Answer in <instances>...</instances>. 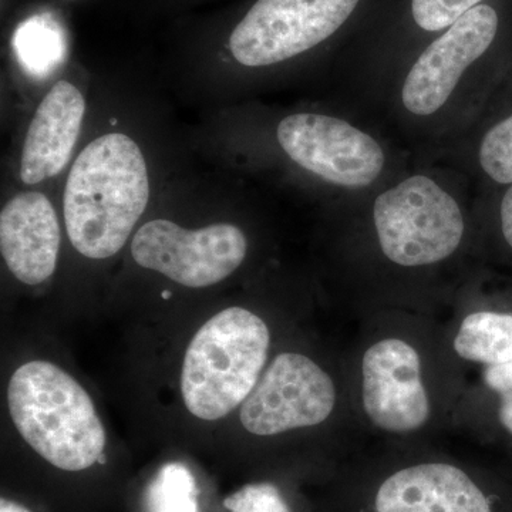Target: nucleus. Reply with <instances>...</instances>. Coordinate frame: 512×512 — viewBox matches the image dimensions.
<instances>
[{
	"label": "nucleus",
	"mask_w": 512,
	"mask_h": 512,
	"mask_svg": "<svg viewBox=\"0 0 512 512\" xmlns=\"http://www.w3.org/2000/svg\"><path fill=\"white\" fill-rule=\"evenodd\" d=\"M330 478L328 512H512L490 473L433 443L360 448Z\"/></svg>",
	"instance_id": "2"
},
{
	"label": "nucleus",
	"mask_w": 512,
	"mask_h": 512,
	"mask_svg": "<svg viewBox=\"0 0 512 512\" xmlns=\"http://www.w3.org/2000/svg\"><path fill=\"white\" fill-rule=\"evenodd\" d=\"M480 164L488 177L500 184L512 183V116L485 134Z\"/></svg>",
	"instance_id": "18"
},
{
	"label": "nucleus",
	"mask_w": 512,
	"mask_h": 512,
	"mask_svg": "<svg viewBox=\"0 0 512 512\" xmlns=\"http://www.w3.org/2000/svg\"><path fill=\"white\" fill-rule=\"evenodd\" d=\"M483 0H413L414 22L427 32L450 28L458 18Z\"/></svg>",
	"instance_id": "19"
},
{
	"label": "nucleus",
	"mask_w": 512,
	"mask_h": 512,
	"mask_svg": "<svg viewBox=\"0 0 512 512\" xmlns=\"http://www.w3.org/2000/svg\"><path fill=\"white\" fill-rule=\"evenodd\" d=\"M86 101L72 83L60 80L37 107L23 144L20 178L33 185L62 173L79 138Z\"/></svg>",
	"instance_id": "13"
},
{
	"label": "nucleus",
	"mask_w": 512,
	"mask_h": 512,
	"mask_svg": "<svg viewBox=\"0 0 512 512\" xmlns=\"http://www.w3.org/2000/svg\"><path fill=\"white\" fill-rule=\"evenodd\" d=\"M373 228L384 259L412 271L448 261L466 234L460 205L424 175L407 178L376 198Z\"/></svg>",
	"instance_id": "7"
},
{
	"label": "nucleus",
	"mask_w": 512,
	"mask_h": 512,
	"mask_svg": "<svg viewBox=\"0 0 512 512\" xmlns=\"http://www.w3.org/2000/svg\"><path fill=\"white\" fill-rule=\"evenodd\" d=\"M444 323L451 349L464 367L511 362L512 312L460 306Z\"/></svg>",
	"instance_id": "14"
},
{
	"label": "nucleus",
	"mask_w": 512,
	"mask_h": 512,
	"mask_svg": "<svg viewBox=\"0 0 512 512\" xmlns=\"http://www.w3.org/2000/svg\"><path fill=\"white\" fill-rule=\"evenodd\" d=\"M229 512H295L285 491L274 481L245 484L224 500Z\"/></svg>",
	"instance_id": "17"
},
{
	"label": "nucleus",
	"mask_w": 512,
	"mask_h": 512,
	"mask_svg": "<svg viewBox=\"0 0 512 512\" xmlns=\"http://www.w3.org/2000/svg\"><path fill=\"white\" fill-rule=\"evenodd\" d=\"M501 231H503L505 242L512 249V185L507 194L504 195L500 208Z\"/></svg>",
	"instance_id": "21"
},
{
	"label": "nucleus",
	"mask_w": 512,
	"mask_h": 512,
	"mask_svg": "<svg viewBox=\"0 0 512 512\" xmlns=\"http://www.w3.org/2000/svg\"><path fill=\"white\" fill-rule=\"evenodd\" d=\"M8 406L22 439L52 466L82 471L104 463L106 430L92 397L55 363L20 366L9 382Z\"/></svg>",
	"instance_id": "4"
},
{
	"label": "nucleus",
	"mask_w": 512,
	"mask_h": 512,
	"mask_svg": "<svg viewBox=\"0 0 512 512\" xmlns=\"http://www.w3.org/2000/svg\"><path fill=\"white\" fill-rule=\"evenodd\" d=\"M147 512H201L190 468L181 463L161 467L146 490Z\"/></svg>",
	"instance_id": "16"
},
{
	"label": "nucleus",
	"mask_w": 512,
	"mask_h": 512,
	"mask_svg": "<svg viewBox=\"0 0 512 512\" xmlns=\"http://www.w3.org/2000/svg\"><path fill=\"white\" fill-rule=\"evenodd\" d=\"M150 198L146 160L126 134L92 141L74 161L64 188V222L77 252L107 259L126 245Z\"/></svg>",
	"instance_id": "3"
},
{
	"label": "nucleus",
	"mask_w": 512,
	"mask_h": 512,
	"mask_svg": "<svg viewBox=\"0 0 512 512\" xmlns=\"http://www.w3.org/2000/svg\"><path fill=\"white\" fill-rule=\"evenodd\" d=\"M481 387L497 397V421L512 437V360L503 365L484 366Z\"/></svg>",
	"instance_id": "20"
},
{
	"label": "nucleus",
	"mask_w": 512,
	"mask_h": 512,
	"mask_svg": "<svg viewBox=\"0 0 512 512\" xmlns=\"http://www.w3.org/2000/svg\"><path fill=\"white\" fill-rule=\"evenodd\" d=\"M339 419L357 424L345 360L330 367L299 350L272 357L239 407L242 427L259 439L319 429Z\"/></svg>",
	"instance_id": "6"
},
{
	"label": "nucleus",
	"mask_w": 512,
	"mask_h": 512,
	"mask_svg": "<svg viewBox=\"0 0 512 512\" xmlns=\"http://www.w3.org/2000/svg\"><path fill=\"white\" fill-rule=\"evenodd\" d=\"M0 512H32L29 511L28 508L23 507L18 503H13V501L5 500L2 498L0 500Z\"/></svg>",
	"instance_id": "22"
},
{
	"label": "nucleus",
	"mask_w": 512,
	"mask_h": 512,
	"mask_svg": "<svg viewBox=\"0 0 512 512\" xmlns=\"http://www.w3.org/2000/svg\"><path fill=\"white\" fill-rule=\"evenodd\" d=\"M345 369L357 426L390 443H431L451 429L467 387L446 323L429 313L360 318Z\"/></svg>",
	"instance_id": "1"
},
{
	"label": "nucleus",
	"mask_w": 512,
	"mask_h": 512,
	"mask_svg": "<svg viewBox=\"0 0 512 512\" xmlns=\"http://www.w3.org/2000/svg\"><path fill=\"white\" fill-rule=\"evenodd\" d=\"M498 30V15L488 5L468 10L431 43L404 82V107L417 116L436 113L450 99L470 64L487 52Z\"/></svg>",
	"instance_id": "11"
},
{
	"label": "nucleus",
	"mask_w": 512,
	"mask_h": 512,
	"mask_svg": "<svg viewBox=\"0 0 512 512\" xmlns=\"http://www.w3.org/2000/svg\"><path fill=\"white\" fill-rule=\"evenodd\" d=\"M268 323L242 306H231L204 323L185 352L181 393L192 416L220 420L248 399L271 362Z\"/></svg>",
	"instance_id": "5"
},
{
	"label": "nucleus",
	"mask_w": 512,
	"mask_h": 512,
	"mask_svg": "<svg viewBox=\"0 0 512 512\" xmlns=\"http://www.w3.org/2000/svg\"><path fill=\"white\" fill-rule=\"evenodd\" d=\"M248 241L232 224L184 229L168 220L148 221L131 242V255L143 268L188 288L224 281L247 258Z\"/></svg>",
	"instance_id": "9"
},
{
	"label": "nucleus",
	"mask_w": 512,
	"mask_h": 512,
	"mask_svg": "<svg viewBox=\"0 0 512 512\" xmlns=\"http://www.w3.org/2000/svg\"><path fill=\"white\" fill-rule=\"evenodd\" d=\"M13 47L26 72L45 77L64 62L66 33L52 13H36L16 28Z\"/></svg>",
	"instance_id": "15"
},
{
	"label": "nucleus",
	"mask_w": 512,
	"mask_h": 512,
	"mask_svg": "<svg viewBox=\"0 0 512 512\" xmlns=\"http://www.w3.org/2000/svg\"><path fill=\"white\" fill-rule=\"evenodd\" d=\"M55 208L40 192H23L0 214V252L16 279L40 285L55 272L60 249Z\"/></svg>",
	"instance_id": "12"
},
{
	"label": "nucleus",
	"mask_w": 512,
	"mask_h": 512,
	"mask_svg": "<svg viewBox=\"0 0 512 512\" xmlns=\"http://www.w3.org/2000/svg\"><path fill=\"white\" fill-rule=\"evenodd\" d=\"M278 141L296 164L340 187H367L384 167V153L375 138L323 114L285 117L278 126Z\"/></svg>",
	"instance_id": "10"
},
{
	"label": "nucleus",
	"mask_w": 512,
	"mask_h": 512,
	"mask_svg": "<svg viewBox=\"0 0 512 512\" xmlns=\"http://www.w3.org/2000/svg\"><path fill=\"white\" fill-rule=\"evenodd\" d=\"M359 0H256L232 26L229 55L265 67L303 55L335 35Z\"/></svg>",
	"instance_id": "8"
}]
</instances>
